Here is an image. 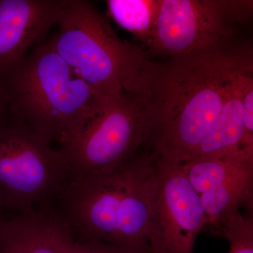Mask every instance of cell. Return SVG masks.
<instances>
[{
	"label": "cell",
	"instance_id": "1",
	"mask_svg": "<svg viewBox=\"0 0 253 253\" xmlns=\"http://www.w3.org/2000/svg\"><path fill=\"white\" fill-rule=\"evenodd\" d=\"M157 159L146 147L108 172L73 178L52 207L80 241L165 253L156 209Z\"/></svg>",
	"mask_w": 253,
	"mask_h": 253
},
{
	"label": "cell",
	"instance_id": "2",
	"mask_svg": "<svg viewBox=\"0 0 253 253\" xmlns=\"http://www.w3.org/2000/svg\"><path fill=\"white\" fill-rule=\"evenodd\" d=\"M241 46L233 37L155 63L146 94L156 156L177 164L194 157L220 113Z\"/></svg>",
	"mask_w": 253,
	"mask_h": 253
},
{
	"label": "cell",
	"instance_id": "3",
	"mask_svg": "<svg viewBox=\"0 0 253 253\" xmlns=\"http://www.w3.org/2000/svg\"><path fill=\"white\" fill-rule=\"evenodd\" d=\"M7 109L50 144L62 147L104 109L108 99L81 79L49 42L0 72Z\"/></svg>",
	"mask_w": 253,
	"mask_h": 253
},
{
	"label": "cell",
	"instance_id": "4",
	"mask_svg": "<svg viewBox=\"0 0 253 253\" xmlns=\"http://www.w3.org/2000/svg\"><path fill=\"white\" fill-rule=\"evenodd\" d=\"M49 41L81 79L108 99L146 93L155 66L144 50L121 39L108 18L87 1H65Z\"/></svg>",
	"mask_w": 253,
	"mask_h": 253
},
{
	"label": "cell",
	"instance_id": "5",
	"mask_svg": "<svg viewBox=\"0 0 253 253\" xmlns=\"http://www.w3.org/2000/svg\"><path fill=\"white\" fill-rule=\"evenodd\" d=\"M73 179L62 151L6 109L0 115V208L23 214L51 206Z\"/></svg>",
	"mask_w": 253,
	"mask_h": 253
},
{
	"label": "cell",
	"instance_id": "6",
	"mask_svg": "<svg viewBox=\"0 0 253 253\" xmlns=\"http://www.w3.org/2000/svg\"><path fill=\"white\" fill-rule=\"evenodd\" d=\"M153 124L146 93L111 100L73 140L59 148L73 178L108 172L149 147Z\"/></svg>",
	"mask_w": 253,
	"mask_h": 253
},
{
	"label": "cell",
	"instance_id": "7",
	"mask_svg": "<svg viewBox=\"0 0 253 253\" xmlns=\"http://www.w3.org/2000/svg\"><path fill=\"white\" fill-rule=\"evenodd\" d=\"M253 1L160 0L149 49L172 58L214 45L235 36L236 23L251 17Z\"/></svg>",
	"mask_w": 253,
	"mask_h": 253
},
{
	"label": "cell",
	"instance_id": "8",
	"mask_svg": "<svg viewBox=\"0 0 253 253\" xmlns=\"http://www.w3.org/2000/svg\"><path fill=\"white\" fill-rule=\"evenodd\" d=\"M199 196L207 225L245 208L253 215V156L244 151L221 157H195L181 164Z\"/></svg>",
	"mask_w": 253,
	"mask_h": 253
},
{
	"label": "cell",
	"instance_id": "9",
	"mask_svg": "<svg viewBox=\"0 0 253 253\" xmlns=\"http://www.w3.org/2000/svg\"><path fill=\"white\" fill-rule=\"evenodd\" d=\"M157 157L156 209L164 253H193L207 225L202 205L181 165Z\"/></svg>",
	"mask_w": 253,
	"mask_h": 253
},
{
	"label": "cell",
	"instance_id": "10",
	"mask_svg": "<svg viewBox=\"0 0 253 253\" xmlns=\"http://www.w3.org/2000/svg\"><path fill=\"white\" fill-rule=\"evenodd\" d=\"M65 1L0 0V72L22 61L56 25Z\"/></svg>",
	"mask_w": 253,
	"mask_h": 253
},
{
	"label": "cell",
	"instance_id": "11",
	"mask_svg": "<svg viewBox=\"0 0 253 253\" xmlns=\"http://www.w3.org/2000/svg\"><path fill=\"white\" fill-rule=\"evenodd\" d=\"M0 253H84L52 206L10 214L0 226Z\"/></svg>",
	"mask_w": 253,
	"mask_h": 253
},
{
	"label": "cell",
	"instance_id": "12",
	"mask_svg": "<svg viewBox=\"0 0 253 253\" xmlns=\"http://www.w3.org/2000/svg\"><path fill=\"white\" fill-rule=\"evenodd\" d=\"M251 68H253L252 48L249 44H243L231 70L220 113L194 158L221 157L244 151L243 97L245 78Z\"/></svg>",
	"mask_w": 253,
	"mask_h": 253
},
{
	"label": "cell",
	"instance_id": "13",
	"mask_svg": "<svg viewBox=\"0 0 253 253\" xmlns=\"http://www.w3.org/2000/svg\"><path fill=\"white\" fill-rule=\"evenodd\" d=\"M160 0H109L110 17L149 47L157 19Z\"/></svg>",
	"mask_w": 253,
	"mask_h": 253
},
{
	"label": "cell",
	"instance_id": "14",
	"mask_svg": "<svg viewBox=\"0 0 253 253\" xmlns=\"http://www.w3.org/2000/svg\"><path fill=\"white\" fill-rule=\"evenodd\" d=\"M217 229L230 245L229 253H253V218L239 211L231 213Z\"/></svg>",
	"mask_w": 253,
	"mask_h": 253
},
{
	"label": "cell",
	"instance_id": "15",
	"mask_svg": "<svg viewBox=\"0 0 253 253\" xmlns=\"http://www.w3.org/2000/svg\"><path fill=\"white\" fill-rule=\"evenodd\" d=\"M244 138L242 151L253 155V68L245 78L244 97Z\"/></svg>",
	"mask_w": 253,
	"mask_h": 253
},
{
	"label": "cell",
	"instance_id": "16",
	"mask_svg": "<svg viewBox=\"0 0 253 253\" xmlns=\"http://www.w3.org/2000/svg\"><path fill=\"white\" fill-rule=\"evenodd\" d=\"M82 243L84 246V253H141L98 241H84Z\"/></svg>",
	"mask_w": 253,
	"mask_h": 253
},
{
	"label": "cell",
	"instance_id": "17",
	"mask_svg": "<svg viewBox=\"0 0 253 253\" xmlns=\"http://www.w3.org/2000/svg\"><path fill=\"white\" fill-rule=\"evenodd\" d=\"M7 98H6L2 88L0 86V115L7 109Z\"/></svg>",
	"mask_w": 253,
	"mask_h": 253
},
{
	"label": "cell",
	"instance_id": "18",
	"mask_svg": "<svg viewBox=\"0 0 253 253\" xmlns=\"http://www.w3.org/2000/svg\"><path fill=\"white\" fill-rule=\"evenodd\" d=\"M8 216H9V214L0 208V226H1L3 221L8 217Z\"/></svg>",
	"mask_w": 253,
	"mask_h": 253
}]
</instances>
